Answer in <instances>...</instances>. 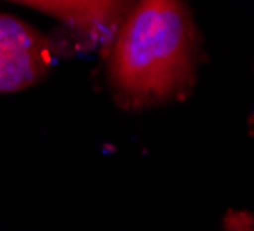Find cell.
Returning a JSON list of instances; mask_svg holds the SVG:
<instances>
[{
    "label": "cell",
    "instance_id": "obj_1",
    "mask_svg": "<svg viewBox=\"0 0 254 231\" xmlns=\"http://www.w3.org/2000/svg\"><path fill=\"white\" fill-rule=\"evenodd\" d=\"M195 55L184 0H135L110 51V85L130 108L167 101L195 80Z\"/></svg>",
    "mask_w": 254,
    "mask_h": 231
},
{
    "label": "cell",
    "instance_id": "obj_2",
    "mask_svg": "<svg viewBox=\"0 0 254 231\" xmlns=\"http://www.w3.org/2000/svg\"><path fill=\"white\" fill-rule=\"evenodd\" d=\"M53 64V48L42 32L0 14V92H18L42 80Z\"/></svg>",
    "mask_w": 254,
    "mask_h": 231
},
{
    "label": "cell",
    "instance_id": "obj_3",
    "mask_svg": "<svg viewBox=\"0 0 254 231\" xmlns=\"http://www.w3.org/2000/svg\"><path fill=\"white\" fill-rule=\"evenodd\" d=\"M23 5L71 21L76 25H103L115 21L124 0H16Z\"/></svg>",
    "mask_w": 254,
    "mask_h": 231
}]
</instances>
